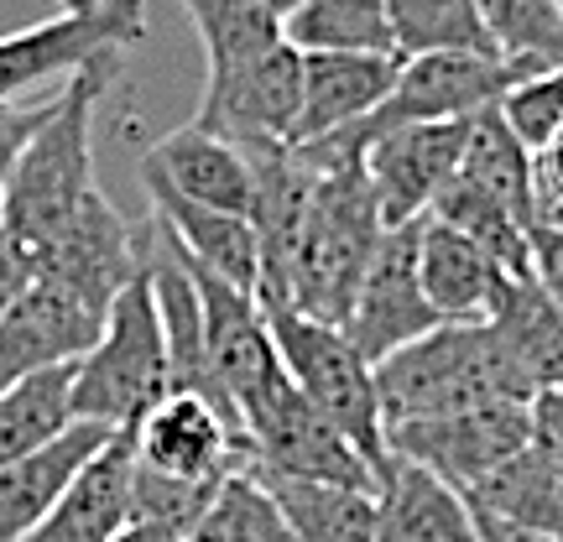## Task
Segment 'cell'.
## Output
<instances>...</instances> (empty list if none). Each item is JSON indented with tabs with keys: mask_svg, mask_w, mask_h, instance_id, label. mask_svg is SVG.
Returning <instances> with one entry per match:
<instances>
[{
	"mask_svg": "<svg viewBox=\"0 0 563 542\" xmlns=\"http://www.w3.org/2000/svg\"><path fill=\"white\" fill-rule=\"evenodd\" d=\"M110 84H115V53L74 74V84L53 104V115L16 157V173L0 199V224L11 230V241L26 256H37L95 193V146L89 141H95V110L110 95Z\"/></svg>",
	"mask_w": 563,
	"mask_h": 542,
	"instance_id": "6da1fadb",
	"label": "cell"
},
{
	"mask_svg": "<svg viewBox=\"0 0 563 542\" xmlns=\"http://www.w3.org/2000/svg\"><path fill=\"white\" fill-rule=\"evenodd\" d=\"M167 391H173V355L162 334L157 287L146 266V224H141V272L121 287L100 344L74 365V422L131 433Z\"/></svg>",
	"mask_w": 563,
	"mask_h": 542,
	"instance_id": "7a4b0ae2",
	"label": "cell"
},
{
	"mask_svg": "<svg viewBox=\"0 0 563 542\" xmlns=\"http://www.w3.org/2000/svg\"><path fill=\"white\" fill-rule=\"evenodd\" d=\"M386 235L382 203L371 193L365 167H334L319 173L308 220H302L298 251L287 266V292L282 302L298 308L308 319L340 323L355 308V292L365 281V266L376 256V245Z\"/></svg>",
	"mask_w": 563,
	"mask_h": 542,
	"instance_id": "3957f363",
	"label": "cell"
},
{
	"mask_svg": "<svg viewBox=\"0 0 563 542\" xmlns=\"http://www.w3.org/2000/svg\"><path fill=\"white\" fill-rule=\"evenodd\" d=\"M376 391H382L386 428L449 418V412L496 402V397L527 402L485 323H439L412 344L391 350L376 365Z\"/></svg>",
	"mask_w": 563,
	"mask_h": 542,
	"instance_id": "277c9868",
	"label": "cell"
},
{
	"mask_svg": "<svg viewBox=\"0 0 563 542\" xmlns=\"http://www.w3.org/2000/svg\"><path fill=\"white\" fill-rule=\"evenodd\" d=\"M262 308L292 386L361 449L376 475H386L391 469V443H386L376 365L355 350V340L344 334L340 323L308 319V313L287 308V302H262Z\"/></svg>",
	"mask_w": 563,
	"mask_h": 542,
	"instance_id": "5b68a950",
	"label": "cell"
},
{
	"mask_svg": "<svg viewBox=\"0 0 563 542\" xmlns=\"http://www.w3.org/2000/svg\"><path fill=\"white\" fill-rule=\"evenodd\" d=\"M241 433H245V454H251L245 464H256L266 475L382 490V475L371 469V460L302 397L292 376H282L277 386H266L256 402L241 407Z\"/></svg>",
	"mask_w": 563,
	"mask_h": 542,
	"instance_id": "8992f818",
	"label": "cell"
},
{
	"mask_svg": "<svg viewBox=\"0 0 563 542\" xmlns=\"http://www.w3.org/2000/svg\"><path fill=\"white\" fill-rule=\"evenodd\" d=\"M146 37V0H104L95 11H58V16L21 26L0 37V104H16L26 89L47 79H74L95 58H110Z\"/></svg>",
	"mask_w": 563,
	"mask_h": 542,
	"instance_id": "52a82bcc",
	"label": "cell"
},
{
	"mask_svg": "<svg viewBox=\"0 0 563 542\" xmlns=\"http://www.w3.org/2000/svg\"><path fill=\"white\" fill-rule=\"evenodd\" d=\"M386 443H391V460L422 464L470 496L485 475H496L511 454H522L532 443V402L496 397V402L464 407L449 418L397 422V428H386Z\"/></svg>",
	"mask_w": 563,
	"mask_h": 542,
	"instance_id": "ba28073f",
	"label": "cell"
},
{
	"mask_svg": "<svg viewBox=\"0 0 563 542\" xmlns=\"http://www.w3.org/2000/svg\"><path fill=\"white\" fill-rule=\"evenodd\" d=\"M125 439L141 469L188 485H224L251 460L241 422L199 391H167Z\"/></svg>",
	"mask_w": 563,
	"mask_h": 542,
	"instance_id": "9c48e42d",
	"label": "cell"
},
{
	"mask_svg": "<svg viewBox=\"0 0 563 542\" xmlns=\"http://www.w3.org/2000/svg\"><path fill=\"white\" fill-rule=\"evenodd\" d=\"M183 266H188V277H194L203 302V350H209V365H214V381L224 386V397H230L235 418H241L245 402H256L266 386H277L287 376L277 340H272V323H266V308L256 292L203 272L194 256H183Z\"/></svg>",
	"mask_w": 563,
	"mask_h": 542,
	"instance_id": "30bf717a",
	"label": "cell"
},
{
	"mask_svg": "<svg viewBox=\"0 0 563 542\" xmlns=\"http://www.w3.org/2000/svg\"><path fill=\"white\" fill-rule=\"evenodd\" d=\"M418 224H386L376 256L365 266V281L355 292V308L344 319V334L355 340L371 365H382L391 350L412 344L418 334L439 329V313L422 292V272H418Z\"/></svg>",
	"mask_w": 563,
	"mask_h": 542,
	"instance_id": "8fae6325",
	"label": "cell"
},
{
	"mask_svg": "<svg viewBox=\"0 0 563 542\" xmlns=\"http://www.w3.org/2000/svg\"><path fill=\"white\" fill-rule=\"evenodd\" d=\"M104 319L110 308H95L58 281L32 277L26 292L11 302V313L0 319V391H11L37 370L79 365L100 344Z\"/></svg>",
	"mask_w": 563,
	"mask_h": 542,
	"instance_id": "7c38bea8",
	"label": "cell"
},
{
	"mask_svg": "<svg viewBox=\"0 0 563 542\" xmlns=\"http://www.w3.org/2000/svg\"><path fill=\"white\" fill-rule=\"evenodd\" d=\"M302 110V53L292 42H277L272 53L241 63L235 74L203 84V100L194 121L235 146H272L292 141Z\"/></svg>",
	"mask_w": 563,
	"mask_h": 542,
	"instance_id": "4fadbf2b",
	"label": "cell"
},
{
	"mask_svg": "<svg viewBox=\"0 0 563 542\" xmlns=\"http://www.w3.org/2000/svg\"><path fill=\"white\" fill-rule=\"evenodd\" d=\"M141 272V230L121 220V209L100 188L84 199V209L63 224L53 241L32 256V277H47L89 298L95 308H115L121 287Z\"/></svg>",
	"mask_w": 563,
	"mask_h": 542,
	"instance_id": "5bb4252c",
	"label": "cell"
},
{
	"mask_svg": "<svg viewBox=\"0 0 563 542\" xmlns=\"http://www.w3.org/2000/svg\"><path fill=\"white\" fill-rule=\"evenodd\" d=\"M470 121H428V125H402V131H386L371 141L365 152V178L371 193L382 203L386 224H412L428 220V209L439 199L449 178L460 173L464 162V141H470Z\"/></svg>",
	"mask_w": 563,
	"mask_h": 542,
	"instance_id": "9a60e30c",
	"label": "cell"
},
{
	"mask_svg": "<svg viewBox=\"0 0 563 542\" xmlns=\"http://www.w3.org/2000/svg\"><path fill=\"white\" fill-rule=\"evenodd\" d=\"M402 74L397 53H302V110L287 146H308L382 110Z\"/></svg>",
	"mask_w": 563,
	"mask_h": 542,
	"instance_id": "2e32d148",
	"label": "cell"
},
{
	"mask_svg": "<svg viewBox=\"0 0 563 542\" xmlns=\"http://www.w3.org/2000/svg\"><path fill=\"white\" fill-rule=\"evenodd\" d=\"M485 329H490V340H496L506 370L522 386L527 402L563 386V308L548 298V287L532 272L506 277L501 302L490 308Z\"/></svg>",
	"mask_w": 563,
	"mask_h": 542,
	"instance_id": "e0dca14e",
	"label": "cell"
},
{
	"mask_svg": "<svg viewBox=\"0 0 563 542\" xmlns=\"http://www.w3.org/2000/svg\"><path fill=\"white\" fill-rule=\"evenodd\" d=\"M110 443V428L100 422H74L37 454L0 469V542H21L47 522V511L63 501V490L79 480V469Z\"/></svg>",
	"mask_w": 563,
	"mask_h": 542,
	"instance_id": "ac0fdd59",
	"label": "cell"
},
{
	"mask_svg": "<svg viewBox=\"0 0 563 542\" xmlns=\"http://www.w3.org/2000/svg\"><path fill=\"white\" fill-rule=\"evenodd\" d=\"M141 173L162 178L173 193L203 203V209L251 214V162H245V152L235 141L203 131L199 121H188L173 136H162L141 157Z\"/></svg>",
	"mask_w": 563,
	"mask_h": 542,
	"instance_id": "d6986e66",
	"label": "cell"
},
{
	"mask_svg": "<svg viewBox=\"0 0 563 542\" xmlns=\"http://www.w3.org/2000/svg\"><path fill=\"white\" fill-rule=\"evenodd\" d=\"M418 272L422 292L443 323H485L490 308L501 302L506 277H511L470 235H460L454 224L433 220V214L418 224Z\"/></svg>",
	"mask_w": 563,
	"mask_h": 542,
	"instance_id": "ffe728a7",
	"label": "cell"
},
{
	"mask_svg": "<svg viewBox=\"0 0 563 542\" xmlns=\"http://www.w3.org/2000/svg\"><path fill=\"white\" fill-rule=\"evenodd\" d=\"M146 193H152V220L178 241L183 256H194L203 272L235 281L245 292L262 287V245H256V230L245 214H224V209H203V203L173 193L162 178L141 173Z\"/></svg>",
	"mask_w": 563,
	"mask_h": 542,
	"instance_id": "44dd1931",
	"label": "cell"
},
{
	"mask_svg": "<svg viewBox=\"0 0 563 542\" xmlns=\"http://www.w3.org/2000/svg\"><path fill=\"white\" fill-rule=\"evenodd\" d=\"M131 485H136V454L125 433H110L95 460L79 469V480L63 490V501L47 511V522L37 532H26L21 542H115L125 522H131Z\"/></svg>",
	"mask_w": 563,
	"mask_h": 542,
	"instance_id": "7402d4cb",
	"label": "cell"
},
{
	"mask_svg": "<svg viewBox=\"0 0 563 542\" xmlns=\"http://www.w3.org/2000/svg\"><path fill=\"white\" fill-rule=\"evenodd\" d=\"M376 501H382L376 542H481L470 496L412 460H391Z\"/></svg>",
	"mask_w": 563,
	"mask_h": 542,
	"instance_id": "603a6c76",
	"label": "cell"
},
{
	"mask_svg": "<svg viewBox=\"0 0 563 542\" xmlns=\"http://www.w3.org/2000/svg\"><path fill=\"white\" fill-rule=\"evenodd\" d=\"M256 475L272 490V501L282 506V517H287L298 542H376V522H382L376 490L329 485V480H292V475H266V469H256Z\"/></svg>",
	"mask_w": 563,
	"mask_h": 542,
	"instance_id": "cb8c5ba5",
	"label": "cell"
},
{
	"mask_svg": "<svg viewBox=\"0 0 563 542\" xmlns=\"http://www.w3.org/2000/svg\"><path fill=\"white\" fill-rule=\"evenodd\" d=\"M282 32L298 53H397L391 0H302Z\"/></svg>",
	"mask_w": 563,
	"mask_h": 542,
	"instance_id": "d4e9b609",
	"label": "cell"
},
{
	"mask_svg": "<svg viewBox=\"0 0 563 542\" xmlns=\"http://www.w3.org/2000/svg\"><path fill=\"white\" fill-rule=\"evenodd\" d=\"M460 178H470L475 188H485L490 199L506 203V209L532 230V214H538V193H532V152L511 136V125L501 121V110H496V104L481 110L475 125H470Z\"/></svg>",
	"mask_w": 563,
	"mask_h": 542,
	"instance_id": "484cf974",
	"label": "cell"
},
{
	"mask_svg": "<svg viewBox=\"0 0 563 542\" xmlns=\"http://www.w3.org/2000/svg\"><path fill=\"white\" fill-rule=\"evenodd\" d=\"M63 428H74V365L37 370L0 391V469L37 454Z\"/></svg>",
	"mask_w": 563,
	"mask_h": 542,
	"instance_id": "4316f807",
	"label": "cell"
},
{
	"mask_svg": "<svg viewBox=\"0 0 563 542\" xmlns=\"http://www.w3.org/2000/svg\"><path fill=\"white\" fill-rule=\"evenodd\" d=\"M470 506H481V511H490V517H501L511 527H532V532L563 538V485L532 443L522 454H511L496 475H485L470 490Z\"/></svg>",
	"mask_w": 563,
	"mask_h": 542,
	"instance_id": "83f0119b",
	"label": "cell"
},
{
	"mask_svg": "<svg viewBox=\"0 0 563 542\" xmlns=\"http://www.w3.org/2000/svg\"><path fill=\"white\" fill-rule=\"evenodd\" d=\"M194 32H199L203 53H209V79L235 74L241 63L272 53L277 42H287L282 16H272L262 0H178Z\"/></svg>",
	"mask_w": 563,
	"mask_h": 542,
	"instance_id": "f1b7e54d",
	"label": "cell"
},
{
	"mask_svg": "<svg viewBox=\"0 0 563 542\" xmlns=\"http://www.w3.org/2000/svg\"><path fill=\"white\" fill-rule=\"evenodd\" d=\"M433 220L454 224L460 235H470V241L481 245L490 262H501L511 277H527L532 272V241H527V224L506 209V203H496L485 188H475L470 178H449V188H443L439 199H433V209H428Z\"/></svg>",
	"mask_w": 563,
	"mask_h": 542,
	"instance_id": "f546056e",
	"label": "cell"
},
{
	"mask_svg": "<svg viewBox=\"0 0 563 542\" xmlns=\"http://www.w3.org/2000/svg\"><path fill=\"white\" fill-rule=\"evenodd\" d=\"M391 37L402 58H422V53H490L496 58L481 0H391Z\"/></svg>",
	"mask_w": 563,
	"mask_h": 542,
	"instance_id": "4dcf8cb0",
	"label": "cell"
},
{
	"mask_svg": "<svg viewBox=\"0 0 563 542\" xmlns=\"http://www.w3.org/2000/svg\"><path fill=\"white\" fill-rule=\"evenodd\" d=\"M496 58L517 68V79L563 68V0H481Z\"/></svg>",
	"mask_w": 563,
	"mask_h": 542,
	"instance_id": "1f68e13d",
	"label": "cell"
},
{
	"mask_svg": "<svg viewBox=\"0 0 563 542\" xmlns=\"http://www.w3.org/2000/svg\"><path fill=\"white\" fill-rule=\"evenodd\" d=\"M188 542H298V538H292V527L282 517V506L272 501V490L262 485V475L245 464L214 490V501L199 517V527L188 532Z\"/></svg>",
	"mask_w": 563,
	"mask_h": 542,
	"instance_id": "d6a6232c",
	"label": "cell"
},
{
	"mask_svg": "<svg viewBox=\"0 0 563 542\" xmlns=\"http://www.w3.org/2000/svg\"><path fill=\"white\" fill-rule=\"evenodd\" d=\"M496 110L511 125V136L538 157L548 141L563 131V68H548V74H532V79L511 84Z\"/></svg>",
	"mask_w": 563,
	"mask_h": 542,
	"instance_id": "836d02e7",
	"label": "cell"
},
{
	"mask_svg": "<svg viewBox=\"0 0 563 542\" xmlns=\"http://www.w3.org/2000/svg\"><path fill=\"white\" fill-rule=\"evenodd\" d=\"M53 104H0V199H5V182L16 173V157L26 152V141L42 131V121L53 115Z\"/></svg>",
	"mask_w": 563,
	"mask_h": 542,
	"instance_id": "e575fe53",
	"label": "cell"
},
{
	"mask_svg": "<svg viewBox=\"0 0 563 542\" xmlns=\"http://www.w3.org/2000/svg\"><path fill=\"white\" fill-rule=\"evenodd\" d=\"M532 193H538L532 224H559L563 230V131L532 157ZM527 235H532V230H527Z\"/></svg>",
	"mask_w": 563,
	"mask_h": 542,
	"instance_id": "d590c367",
	"label": "cell"
},
{
	"mask_svg": "<svg viewBox=\"0 0 563 542\" xmlns=\"http://www.w3.org/2000/svg\"><path fill=\"white\" fill-rule=\"evenodd\" d=\"M532 449L543 454L563 485V391H543L532 402Z\"/></svg>",
	"mask_w": 563,
	"mask_h": 542,
	"instance_id": "8d00e7d4",
	"label": "cell"
},
{
	"mask_svg": "<svg viewBox=\"0 0 563 542\" xmlns=\"http://www.w3.org/2000/svg\"><path fill=\"white\" fill-rule=\"evenodd\" d=\"M532 277L548 287V298L563 308V230L559 224H532Z\"/></svg>",
	"mask_w": 563,
	"mask_h": 542,
	"instance_id": "74e56055",
	"label": "cell"
},
{
	"mask_svg": "<svg viewBox=\"0 0 563 542\" xmlns=\"http://www.w3.org/2000/svg\"><path fill=\"white\" fill-rule=\"evenodd\" d=\"M26 281H32V256L11 241V230L0 224V319L11 313V302L26 292Z\"/></svg>",
	"mask_w": 563,
	"mask_h": 542,
	"instance_id": "f35d334b",
	"label": "cell"
},
{
	"mask_svg": "<svg viewBox=\"0 0 563 542\" xmlns=\"http://www.w3.org/2000/svg\"><path fill=\"white\" fill-rule=\"evenodd\" d=\"M475 532H481V542H563V538H548V532H532V527H511L501 517L481 511V506H475Z\"/></svg>",
	"mask_w": 563,
	"mask_h": 542,
	"instance_id": "ab89813d",
	"label": "cell"
},
{
	"mask_svg": "<svg viewBox=\"0 0 563 542\" xmlns=\"http://www.w3.org/2000/svg\"><path fill=\"white\" fill-rule=\"evenodd\" d=\"M115 542H188V532L167 522H152V517H131V522L115 532Z\"/></svg>",
	"mask_w": 563,
	"mask_h": 542,
	"instance_id": "60d3db41",
	"label": "cell"
},
{
	"mask_svg": "<svg viewBox=\"0 0 563 542\" xmlns=\"http://www.w3.org/2000/svg\"><path fill=\"white\" fill-rule=\"evenodd\" d=\"M262 5H266V11H272V16H282V21H287V16H292V11H298V5H302V0H262Z\"/></svg>",
	"mask_w": 563,
	"mask_h": 542,
	"instance_id": "b9f144b4",
	"label": "cell"
},
{
	"mask_svg": "<svg viewBox=\"0 0 563 542\" xmlns=\"http://www.w3.org/2000/svg\"><path fill=\"white\" fill-rule=\"evenodd\" d=\"M95 5H104V0H63V11H95Z\"/></svg>",
	"mask_w": 563,
	"mask_h": 542,
	"instance_id": "7bdbcfd3",
	"label": "cell"
},
{
	"mask_svg": "<svg viewBox=\"0 0 563 542\" xmlns=\"http://www.w3.org/2000/svg\"><path fill=\"white\" fill-rule=\"evenodd\" d=\"M559 391H563V386H559Z\"/></svg>",
	"mask_w": 563,
	"mask_h": 542,
	"instance_id": "ee69618b",
	"label": "cell"
}]
</instances>
